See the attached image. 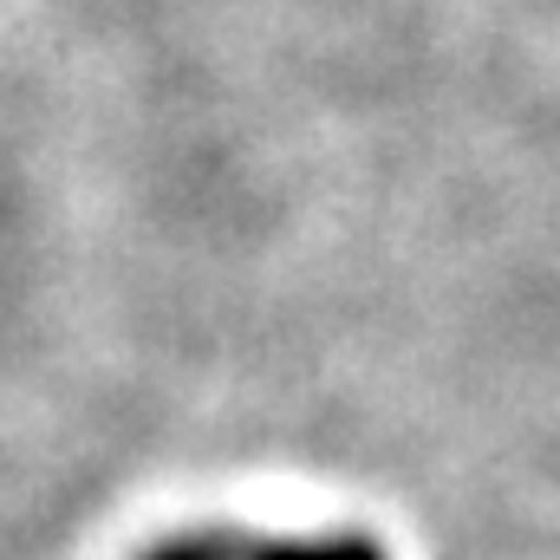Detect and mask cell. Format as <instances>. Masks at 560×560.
<instances>
[{"label": "cell", "mask_w": 560, "mask_h": 560, "mask_svg": "<svg viewBox=\"0 0 560 560\" xmlns=\"http://www.w3.org/2000/svg\"><path fill=\"white\" fill-rule=\"evenodd\" d=\"M255 560H378V555L359 548V541H319V548H268Z\"/></svg>", "instance_id": "1"}]
</instances>
